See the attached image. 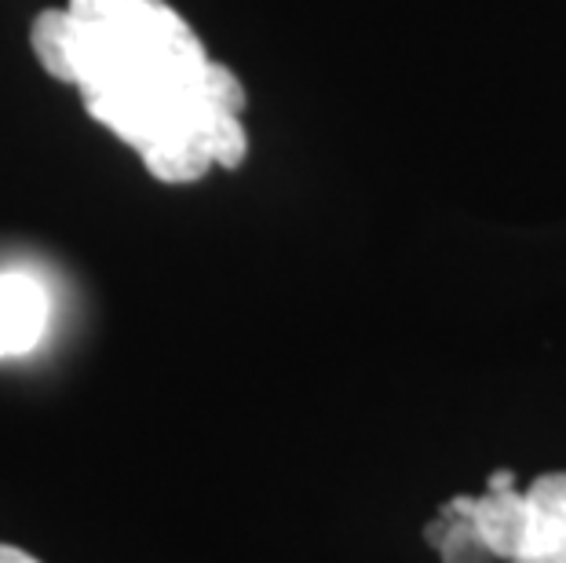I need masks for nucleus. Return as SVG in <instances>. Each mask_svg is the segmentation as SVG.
Masks as SVG:
<instances>
[{
  "label": "nucleus",
  "mask_w": 566,
  "mask_h": 563,
  "mask_svg": "<svg viewBox=\"0 0 566 563\" xmlns=\"http://www.w3.org/2000/svg\"><path fill=\"white\" fill-rule=\"evenodd\" d=\"M450 512H461L468 517L479 534L486 538V545L493 549L497 560H523L526 556V542H530V505L526 494L520 490H486V494H457L446 501Z\"/></svg>",
  "instance_id": "obj_1"
},
{
  "label": "nucleus",
  "mask_w": 566,
  "mask_h": 563,
  "mask_svg": "<svg viewBox=\"0 0 566 563\" xmlns=\"http://www.w3.org/2000/svg\"><path fill=\"white\" fill-rule=\"evenodd\" d=\"M48 326V296L38 279L22 271L0 274V358L27 355Z\"/></svg>",
  "instance_id": "obj_2"
},
{
  "label": "nucleus",
  "mask_w": 566,
  "mask_h": 563,
  "mask_svg": "<svg viewBox=\"0 0 566 563\" xmlns=\"http://www.w3.org/2000/svg\"><path fill=\"white\" fill-rule=\"evenodd\" d=\"M530 542L526 556H545L566 549V472H548L530 483ZM523 556V560H526Z\"/></svg>",
  "instance_id": "obj_3"
},
{
  "label": "nucleus",
  "mask_w": 566,
  "mask_h": 563,
  "mask_svg": "<svg viewBox=\"0 0 566 563\" xmlns=\"http://www.w3.org/2000/svg\"><path fill=\"white\" fill-rule=\"evenodd\" d=\"M30 48L48 77L77 85V22L66 8H48L30 22Z\"/></svg>",
  "instance_id": "obj_4"
},
{
  "label": "nucleus",
  "mask_w": 566,
  "mask_h": 563,
  "mask_svg": "<svg viewBox=\"0 0 566 563\" xmlns=\"http://www.w3.org/2000/svg\"><path fill=\"white\" fill-rule=\"evenodd\" d=\"M139 158L158 184H195V179H201L216 165L201 136L158 139L147 150H139Z\"/></svg>",
  "instance_id": "obj_5"
},
{
  "label": "nucleus",
  "mask_w": 566,
  "mask_h": 563,
  "mask_svg": "<svg viewBox=\"0 0 566 563\" xmlns=\"http://www.w3.org/2000/svg\"><path fill=\"white\" fill-rule=\"evenodd\" d=\"M428 545L442 556V563H497L493 549L486 545V538L479 534V526L461 517V512H450L442 505V512L424 526Z\"/></svg>",
  "instance_id": "obj_6"
},
{
  "label": "nucleus",
  "mask_w": 566,
  "mask_h": 563,
  "mask_svg": "<svg viewBox=\"0 0 566 563\" xmlns=\"http://www.w3.org/2000/svg\"><path fill=\"white\" fill-rule=\"evenodd\" d=\"M201 139L209 147L212 161L220 169H238L249 154V136H245V125L242 117L231 114V111H212L209 122L201 128Z\"/></svg>",
  "instance_id": "obj_7"
},
{
  "label": "nucleus",
  "mask_w": 566,
  "mask_h": 563,
  "mask_svg": "<svg viewBox=\"0 0 566 563\" xmlns=\"http://www.w3.org/2000/svg\"><path fill=\"white\" fill-rule=\"evenodd\" d=\"M198 92H201V100H205V103L216 106V111L242 114V111H245V103H249V95H245V85H242V81H238L223 63H212V59H209V66L201 70Z\"/></svg>",
  "instance_id": "obj_8"
},
{
  "label": "nucleus",
  "mask_w": 566,
  "mask_h": 563,
  "mask_svg": "<svg viewBox=\"0 0 566 563\" xmlns=\"http://www.w3.org/2000/svg\"><path fill=\"white\" fill-rule=\"evenodd\" d=\"M122 8L125 0H66V11L77 22H111Z\"/></svg>",
  "instance_id": "obj_9"
},
{
  "label": "nucleus",
  "mask_w": 566,
  "mask_h": 563,
  "mask_svg": "<svg viewBox=\"0 0 566 563\" xmlns=\"http://www.w3.org/2000/svg\"><path fill=\"white\" fill-rule=\"evenodd\" d=\"M0 563H41V560H33L30 553H22L15 545H0Z\"/></svg>",
  "instance_id": "obj_10"
},
{
  "label": "nucleus",
  "mask_w": 566,
  "mask_h": 563,
  "mask_svg": "<svg viewBox=\"0 0 566 563\" xmlns=\"http://www.w3.org/2000/svg\"><path fill=\"white\" fill-rule=\"evenodd\" d=\"M512 563H566V549H556V553H545V556H526V560H512Z\"/></svg>",
  "instance_id": "obj_11"
}]
</instances>
